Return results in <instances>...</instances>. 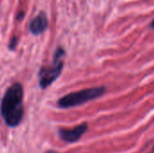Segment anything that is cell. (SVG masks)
Wrapping results in <instances>:
<instances>
[{
  "mask_svg": "<svg viewBox=\"0 0 154 153\" xmlns=\"http://www.w3.org/2000/svg\"><path fill=\"white\" fill-rule=\"evenodd\" d=\"M105 91V87H97L92 88H86L77 92H72L60 97L58 100L57 105L60 108L62 109L76 107L102 96Z\"/></svg>",
  "mask_w": 154,
  "mask_h": 153,
  "instance_id": "2",
  "label": "cell"
},
{
  "mask_svg": "<svg viewBox=\"0 0 154 153\" xmlns=\"http://www.w3.org/2000/svg\"><path fill=\"white\" fill-rule=\"evenodd\" d=\"M65 56V50L61 47H58L53 55L52 64L42 67L39 70V86L41 89H46L60 76L63 70L62 58Z\"/></svg>",
  "mask_w": 154,
  "mask_h": 153,
  "instance_id": "3",
  "label": "cell"
},
{
  "mask_svg": "<svg viewBox=\"0 0 154 153\" xmlns=\"http://www.w3.org/2000/svg\"><path fill=\"white\" fill-rule=\"evenodd\" d=\"M49 23L47 19V15L41 12L38 15H36L34 18L32 19V21L29 23V30L31 33L33 35H39L46 31L48 28Z\"/></svg>",
  "mask_w": 154,
  "mask_h": 153,
  "instance_id": "5",
  "label": "cell"
},
{
  "mask_svg": "<svg viewBox=\"0 0 154 153\" xmlns=\"http://www.w3.org/2000/svg\"><path fill=\"white\" fill-rule=\"evenodd\" d=\"M88 124L86 123L81 124L72 129H60L58 132L60 140L67 143H74L78 142L87 132Z\"/></svg>",
  "mask_w": 154,
  "mask_h": 153,
  "instance_id": "4",
  "label": "cell"
},
{
  "mask_svg": "<svg viewBox=\"0 0 154 153\" xmlns=\"http://www.w3.org/2000/svg\"><path fill=\"white\" fill-rule=\"evenodd\" d=\"M153 150H154V148H153Z\"/></svg>",
  "mask_w": 154,
  "mask_h": 153,
  "instance_id": "10",
  "label": "cell"
},
{
  "mask_svg": "<svg viewBox=\"0 0 154 153\" xmlns=\"http://www.w3.org/2000/svg\"><path fill=\"white\" fill-rule=\"evenodd\" d=\"M24 17V13L23 12H20L17 15V20L20 21V20H23V18Z\"/></svg>",
  "mask_w": 154,
  "mask_h": 153,
  "instance_id": "7",
  "label": "cell"
},
{
  "mask_svg": "<svg viewBox=\"0 0 154 153\" xmlns=\"http://www.w3.org/2000/svg\"><path fill=\"white\" fill-rule=\"evenodd\" d=\"M17 43H18V39H17V37H15V36L12 37V39H11V41H10V42H9V45H8L9 50H15V48H16V46H17Z\"/></svg>",
  "mask_w": 154,
  "mask_h": 153,
  "instance_id": "6",
  "label": "cell"
},
{
  "mask_svg": "<svg viewBox=\"0 0 154 153\" xmlns=\"http://www.w3.org/2000/svg\"><path fill=\"white\" fill-rule=\"evenodd\" d=\"M151 26H152V28H154V20L152 22V23H151Z\"/></svg>",
  "mask_w": 154,
  "mask_h": 153,
  "instance_id": "9",
  "label": "cell"
},
{
  "mask_svg": "<svg viewBox=\"0 0 154 153\" xmlns=\"http://www.w3.org/2000/svg\"><path fill=\"white\" fill-rule=\"evenodd\" d=\"M45 153H57L56 151H46Z\"/></svg>",
  "mask_w": 154,
  "mask_h": 153,
  "instance_id": "8",
  "label": "cell"
},
{
  "mask_svg": "<svg viewBox=\"0 0 154 153\" xmlns=\"http://www.w3.org/2000/svg\"><path fill=\"white\" fill-rule=\"evenodd\" d=\"M23 87L19 82L12 84L5 92L0 105L1 115L8 127H17L24 115Z\"/></svg>",
  "mask_w": 154,
  "mask_h": 153,
  "instance_id": "1",
  "label": "cell"
}]
</instances>
